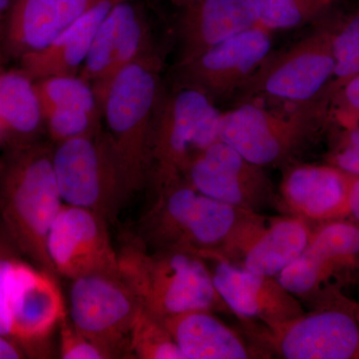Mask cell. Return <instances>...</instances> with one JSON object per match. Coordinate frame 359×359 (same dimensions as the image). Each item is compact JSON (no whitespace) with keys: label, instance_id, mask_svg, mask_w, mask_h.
<instances>
[{"label":"cell","instance_id":"30","mask_svg":"<svg viewBox=\"0 0 359 359\" xmlns=\"http://www.w3.org/2000/svg\"><path fill=\"white\" fill-rule=\"evenodd\" d=\"M327 163L359 176V125H349L339 132L328 153Z\"/></svg>","mask_w":359,"mask_h":359},{"label":"cell","instance_id":"5","mask_svg":"<svg viewBox=\"0 0 359 359\" xmlns=\"http://www.w3.org/2000/svg\"><path fill=\"white\" fill-rule=\"evenodd\" d=\"M334 13L318 21V27L304 39L271 52L238 92L233 106L248 102L297 106L323 98L334 74Z\"/></svg>","mask_w":359,"mask_h":359},{"label":"cell","instance_id":"1","mask_svg":"<svg viewBox=\"0 0 359 359\" xmlns=\"http://www.w3.org/2000/svg\"><path fill=\"white\" fill-rule=\"evenodd\" d=\"M161 58L149 54L120 71L101 100V123L128 196L148 183L156 117L164 91Z\"/></svg>","mask_w":359,"mask_h":359},{"label":"cell","instance_id":"11","mask_svg":"<svg viewBox=\"0 0 359 359\" xmlns=\"http://www.w3.org/2000/svg\"><path fill=\"white\" fill-rule=\"evenodd\" d=\"M70 316L80 334L111 358L128 349L141 302L120 275L94 273L72 280Z\"/></svg>","mask_w":359,"mask_h":359},{"label":"cell","instance_id":"27","mask_svg":"<svg viewBox=\"0 0 359 359\" xmlns=\"http://www.w3.org/2000/svg\"><path fill=\"white\" fill-rule=\"evenodd\" d=\"M332 18L334 74L323 94L330 102L344 84L359 75V11L346 15L335 11Z\"/></svg>","mask_w":359,"mask_h":359},{"label":"cell","instance_id":"34","mask_svg":"<svg viewBox=\"0 0 359 359\" xmlns=\"http://www.w3.org/2000/svg\"><path fill=\"white\" fill-rule=\"evenodd\" d=\"M349 219L359 224V176L354 175L348 196Z\"/></svg>","mask_w":359,"mask_h":359},{"label":"cell","instance_id":"26","mask_svg":"<svg viewBox=\"0 0 359 359\" xmlns=\"http://www.w3.org/2000/svg\"><path fill=\"white\" fill-rule=\"evenodd\" d=\"M342 0H257L259 25L269 32L318 23L337 11Z\"/></svg>","mask_w":359,"mask_h":359},{"label":"cell","instance_id":"17","mask_svg":"<svg viewBox=\"0 0 359 359\" xmlns=\"http://www.w3.org/2000/svg\"><path fill=\"white\" fill-rule=\"evenodd\" d=\"M199 257L207 264L226 308L241 321L280 323L306 313L302 302L278 278L250 271L216 252H205Z\"/></svg>","mask_w":359,"mask_h":359},{"label":"cell","instance_id":"35","mask_svg":"<svg viewBox=\"0 0 359 359\" xmlns=\"http://www.w3.org/2000/svg\"><path fill=\"white\" fill-rule=\"evenodd\" d=\"M15 0H0V46L6 43L7 25Z\"/></svg>","mask_w":359,"mask_h":359},{"label":"cell","instance_id":"3","mask_svg":"<svg viewBox=\"0 0 359 359\" xmlns=\"http://www.w3.org/2000/svg\"><path fill=\"white\" fill-rule=\"evenodd\" d=\"M330 110L325 98L289 107L240 104L222 112L219 140L259 166H287L318 136Z\"/></svg>","mask_w":359,"mask_h":359},{"label":"cell","instance_id":"22","mask_svg":"<svg viewBox=\"0 0 359 359\" xmlns=\"http://www.w3.org/2000/svg\"><path fill=\"white\" fill-rule=\"evenodd\" d=\"M185 359L264 358L243 335L214 311H193L163 320Z\"/></svg>","mask_w":359,"mask_h":359},{"label":"cell","instance_id":"16","mask_svg":"<svg viewBox=\"0 0 359 359\" xmlns=\"http://www.w3.org/2000/svg\"><path fill=\"white\" fill-rule=\"evenodd\" d=\"M152 53L156 52L143 8L135 0H120L99 25L79 75L92 85L101 103L120 71Z\"/></svg>","mask_w":359,"mask_h":359},{"label":"cell","instance_id":"29","mask_svg":"<svg viewBox=\"0 0 359 359\" xmlns=\"http://www.w3.org/2000/svg\"><path fill=\"white\" fill-rule=\"evenodd\" d=\"M44 124L56 143L88 136L102 128L101 113L79 110L52 111L43 117Z\"/></svg>","mask_w":359,"mask_h":359},{"label":"cell","instance_id":"33","mask_svg":"<svg viewBox=\"0 0 359 359\" xmlns=\"http://www.w3.org/2000/svg\"><path fill=\"white\" fill-rule=\"evenodd\" d=\"M13 262L0 259V334L7 337L13 332L8 304V278Z\"/></svg>","mask_w":359,"mask_h":359},{"label":"cell","instance_id":"10","mask_svg":"<svg viewBox=\"0 0 359 359\" xmlns=\"http://www.w3.org/2000/svg\"><path fill=\"white\" fill-rule=\"evenodd\" d=\"M52 159L65 204L91 210L107 219L127 200L124 180L103 128L58 143Z\"/></svg>","mask_w":359,"mask_h":359},{"label":"cell","instance_id":"37","mask_svg":"<svg viewBox=\"0 0 359 359\" xmlns=\"http://www.w3.org/2000/svg\"><path fill=\"white\" fill-rule=\"evenodd\" d=\"M351 308L353 309V313L355 314L356 318H358V320L359 321V302L351 301Z\"/></svg>","mask_w":359,"mask_h":359},{"label":"cell","instance_id":"20","mask_svg":"<svg viewBox=\"0 0 359 359\" xmlns=\"http://www.w3.org/2000/svg\"><path fill=\"white\" fill-rule=\"evenodd\" d=\"M13 332L22 339H42L65 318L62 294L47 273L13 263L8 278Z\"/></svg>","mask_w":359,"mask_h":359},{"label":"cell","instance_id":"2","mask_svg":"<svg viewBox=\"0 0 359 359\" xmlns=\"http://www.w3.org/2000/svg\"><path fill=\"white\" fill-rule=\"evenodd\" d=\"M119 275L147 313L159 320L193 311L230 313L204 259L181 250L127 245L118 254Z\"/></svg>","mask_w":359,"mask_h":359},{"label":"cell","instance_id":"25","mask_svg":"<svg viewBox=\"0 0 359 359\" xmlns=\"http://www.w3.org/2000/svg\"><path fill=\"white\" fill-rule=\"evenodd\" d=\"M34 82L43 117L57 110L101 113L93 87L79 74L55 75Z\"/></svg>","mask_w":359,"mask_h":359},{"label":"cell","instance_id":"7","mask_svg":"<svg viewBox=\"0 0 359 359\" xmlns=\"http://www.w3.org/2000/svg\"><path fill=\"white\" fill-rule=\"evenodd\" d=\"M221 115L199 90L179 85L164 93L151 143L148 182L155 192L184 179L195 158L219 140Z\"/></svg>","mask_w":359,"mask_h":359},{"label":"cell","instance_id":"9","mask_svg":"<svg viewBox=\"0 0 359 359\" xmlns=\"http://www.w3.org/2000/svg\"><path fill=\"white\" fill-rule=\"evenodd\" d=\"M278 280L313 306L341 294L359 280V224L348 218L316 224L306 249Z\"/></svg>","mask_w":359,"mask_h":359},{"label":"cell","instance_id":"23","mask_svg":"<svg viewBox=\"0 0 359 359\" xmlns=\"http://www.w3.org/2000/svg\"><path fill=\"white\" fill-rule=\"evenodd\" d=\"M120 0H102L59 34L48 46L20 59L21 69L32 80L76 75L91 48L99 25Z\"/></svg>","mask_w":359,"mask_h":359},{"label":"cell","instance_id":"12","mask_svg":"<svg viewBox=\"0 0 359 359\" xmlns=\"http://www.w3.org/2000/svg\"><path fill=\"white\" fill-rule=\"evenodd\" d=\"M271 34L255 26L179 62V85L199 90L215 103L235 98L271 53Z\"/></svg>","mask_w":359,"mask_h":359},{"label":"cell","instance_id":"32","mask_svg":"<svg viewBox=\"0 0 359 359\" xmlns=\"http://www.w3.org/2000/svg\"><path fill=\"white\" fill-rule=\"evenodd\" d=\"M330 108L339 112L347 121L359 125V75L344 84L334 94Z\"/></svg>","mask_w":359,"mask_h":359},{"label":"cell","instance_id":"21","mask_svg":"<svg viewBox=\"0 0 359 359\" xmlns=\"http://www.w3.org/2000/svg\"><path fill=\"white\" fill-rule=\"evenodd\" d=\"M102 0H15L4 50L18 58L48 46L59 34Z\"/></svg>","mask_w":359,"mask_h":359},{"label":"cell","instance_id":"13","mask_svg":"<svg viewBox=\"0 0 359 359\" xmlns=\"http://www.w3.org/2000/svg\"><path fill=\"white\" fill-rule=\"evenodd\" d=\"M184 180L208 197L238 209L278 210V191L264 168L221 140L195 158Z\"/></svg>","mask_w":359,"mask_h":359},{"label":"cell","instance_id":"18","mask_svg":"<svg viewBox=\"0 0 359 359\" xmlns=\"http://www.w3.org/2000/svg\"><path fill=\"white\" fill-rule=\"evenodd\" d=\"M353 176L328 163L285 166L278 190V210L313 226L348 219Z\"/></svg>","mask_w":359,"mask_h":359},{"label":"cell","instance_id":"15","mask_svg":"<svg viewBox=\"0 0 359 359\" xmlns=\"http://www.w3.org/2000/svg\"><path fill=\"white\" fill-rule=\"evenodd\" d=\"M46 250L54 273L71 280L94 273L119 275L106 219L91 210L63 204L49 231Z\"/></svg>","mask_w":359,"mask_h":359},{"label":"cell","instance_id":"8","mask_svg":"<svg viewBox=\"0 0 359 359\" xmlns=\"http://www.w3.org/2000/svg\"><path fill=\"white\" fill-rule=\"evenodd\" d=\"M52 155L41 146L20 149L7 161L1 184L6 215L14 230L35 259L54 273L47 255V237L65 203Z\"/></svg>","mask_w":359,"mask_h":359},{"label":"cell","instance_id":"31","mask_svg":"<svg viewBox=\"0 0 359 359\" xmlns=\"http://www.w3.org/2000/svg\"><path fill=\"white\" fill-rule=\"evenodd\" d=\"M59 351L61 358L65 359L111 358L105 349L80 334L72 323L69 325L65 318L61 321Z\"/></svg>","mask_w":359,"mask_h":359},{"label":"cell","instance_id":"36","mask_svg":"<svg viewBox=\"0 0 359 359\" xmlns=\"http://www.w3.org/2000/svg\"><path fill=\"white\" fill-rule=\"evenodd\" d=\"M20 358V351L11 342L0 334V359H16Z\"/></svg>","mask_w":359,"mask_h":359},{"label":"cell","instance_id":"14","mask_svg":"<svg viewBox=\"0 0 359 359\" xmlns=\"http://www.w3.org/2000/svg\"><path fill=\"white\" fill-rule=\"evenodd\" d=\"M314 226L292 215L266 217L250 212L228 244L216 254L254 273L278 278L301 256Z\"/></svg>","mask_w":359,"mask_h":359},{"label":"cell","instance_id":"4","mask_svg":"<svg viewBox=\"0 0 359 359\" xmlns=\"http://www.w3.org/2000/svg\"><path fill=\"white\" fill-rule=\"evenodd\" d=\"M250 212L208 197L186 180H178L155 192L146 219L147 238L154 250L198 256L219 252Z\"/></svg>","mask_w":359,"mask_h":359},{"label":"cell","instance_id":"6","mask_svg":"<svg viewBox=\"0 0 359 359\" xmlns=\"http://www.w3.org/2000/svg\"><path fill=\"white\" fill-rule=\"evenodd\" d=\"M242 325L264 358L359 359V321L342 292L292 320Z\"/></svg>","mask_w":359,"mask_h":359},{"label":"cell","instance_id":"24","mask_svg":"<svg viewBox=\"0 0 359 359\" xmlns=\"http://www.w3.org/2000/svg\"><path fill=\"white\" fill-rule=\"evenodd\" d=\"M43 124L34 80L22 69H0V133L27 139Z\"/></svg>","mask_w":359,"mask_h":359},{"label":"cell","instance_id":"28","mask_svg":"<svg viewBox=\"0 0 359 359\" xmlns=\"http://www.w3.org/2000/svg\"><path fill=\"white\" fill-rule=\"evenodd\" d=\"M129 351L143 359H185L163 320L144 309L132 328Z\"/></svg>","mask_w":359,"mask_h":359},{"label":"cell","instance_id":"19","mask_svg":"<svg viewBox=\"0 0 359 359\" xmlns=\"http://www.w3.org/2000/svg\"><path fill=\"white\" fill-rule=\"evenodd\" d=\"M179 8V62L259 25L257 0H173Z\"/></svg>","mask_w":359,"mask_h":359}]
</instances>
